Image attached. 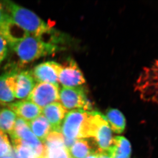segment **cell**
<instances>
[{
    "instance_id": "8fae6325",
    "label": "cell",
    "mask_w": 158,
    "mask_h": 158,
    "mask_svg": "<svg viewBox=\"0 0 158 158\" xmlns=\"http://www.w3.org/2000/svg\"><path fill=\"white\" fill-rule=\"evenodd\" d=\"M18 117L29 122L42 115V109L28 100H19L8 105Z\"/></svg>"
},
{
    "instance_id": "6da1fadb",
    "label": "cell",
    "mask_w": 158,
    "mask_h": 158,
    "mask_svg": "<svg viewBox=\"0 0 158 158\" xmlns=\"http://www.w3.org/2000/svg\"><path fill=\"white\" fill-rule=\"evenodd\" d=\"M2 4L14 23L29 35L43 39L45 35L57 34L51 25L29 9L10 1H5Z\"/></svg>"
},
{
    "instance_id": "7402d4cb",
    "label": "cell",
    "mask_w": 158,
    "mask_h": 158,
    "mask_svg": "<svg viewBox=\"0 0 158 158\" xmlns=\"http://www.w3.org/2000/svg\"><path fill=\"white\" fill-rule=\"evenodd\" d=\"M8 46L6 40L0 35V65L7 55Z\"/></svg>"
},
{
    "instance_id": "d6986e66",
    "label": "cell",
    "mask_w": 158,
    "mask_h": 158,
    "mask_svg": "<svg viewBox=\"0 0 158 158\" xmlns=\"http://www.w3.org/2000/svg\"><path fill=\"white\" fill-rule=\"evenodd\" d=\"M7 72L0 76V103L8 106L14 102L15 97L7 83Z\"/></svg>"
},
{
    "instance_id": "3957f363",
    "label": "cell",
    "mask_w": 158,
    "mask_h": 158,
    "mask_svg": "<svg viewBox=\"0 0 158 158\" xmlns=\"http://www.w3.org/2000/svg\"><path fill=\"white\" fill-rule=\"evenodd\" d=\"M91 112L74 110L67 113L61 127L64 137L73 140L86 138Z\"/></svg>"
},
{
    "instance_id": "9c48e42d",
    "label": "cell",
    "mask_w": 158,
    "mask_h": 158,
    "mask_svg": "<svg viewBox=\"0 0 158 158\" xmlns=\"http://www.w3.org/2000/svg\"><path fill=\"white\" fill-rule=\"evenodd\" d=\"M58 82L63 88H77L82 87L86 80L77 63L70 58L64 64H61Z\"/></svg>"
},
{
    "instance_id": "5bb4252c",
    "label": "cell",
    "mask_w": 158,
    "mask_h": 158,
    "mask_svg": "<svg viewBox=\"0 0 158 158\" xmlns=\"http://www.w3.org/2000/svg\"><path fill=\"white\" fill-rule=\"evenodd\" d=\"M28 123L32 132L34 133L39 140L43 143L48 135L50 133L51 128L50 124L46 118L43 115H41Z\"/></svg>"
},
{
    "instance_id": "ffe728a7",
    "label": "cell",
    "mask_w": 158,
    "mask_h": 158,
    "mask_svg": "<svg viewBox=\"0 0 158 158\" xmlns=\"http://www.w3.org/2000/svg\"><path fill=\"white\" fill-rule=\"evenodd\" d=\"M112 148L120 155L130 157L131 155V147L129 141L124 137L117 136L113 138Z\"/></svg>"
},
{
    "instance_id": "2e32d148",
    "label": "cell",
    "mask_w": 158,
    "mask_h": 158,
    "mask_svg": "<svg viewBox=\"0 0 158 158\" xmlns=\"http://www.w3.org/2000/svg\"><path fill=\"white\" fill-rule=\"evenodd\" d=\"M106 119L111 129L115 133L121 134L126 127V120L124 115L116 109H109L106 113Z\"/></svg>"
},
{
    "instance_id": "603a6c76",
    "label": "cell",
    "mask_w": 158,
    "mask_h": 158,
    "mask_svg": "<svg viewBox=\"0 0 158 158\" xmlns=\"http://www.w3.org/2000/svg\"><path fill=\"white\" fill-rule=\"evenodd\" d=\"M108 152L112 158H130V157H125L117 154L112 146L108 150Z\"/></svg>"
},
{
    "instance_id": "4316f807",
    "label": "cell",
    "mask_w": 158,
    "mask_h": 158,
    "mask_svg": "<svg viewBox=\"0 0 158 158\" xmlns=\"http://www.w3.org/2000/svg\"><path fill=\"white\" fill-rule=\"evenodd\" d=\"M1 158H15L14 157H11V156H7V157H3Z\"/></svg>"
},
{
    "instance_id": "d4e9b609",
    "label": "cell",
    "mask_w": 158,
    "mask_h": 158,
    "mask_svg": "<svg viewBox=\"0 0 158 158\" xmlns=\"http://www.w3.org/2000/svg\"><path fill=\"white\" fill-rule=\"evenodd\" d=\"M85 158H98L97 154H91Z\"/></svg>"
},
{
    "instance_id": "ac0fdd59",
    "label": "cell",
    "mask_w": 158,
    "mask_h": 158,
    "mask_svg": "<svg viewBox=\"0 0 158 158\" xmlns=\"http://www.w3.org/2000/svg\"><path fill=\"white\" fill-rule=\"evenodd\" d=\"M15 158H38L34 151L29 145L19 139H12Z\"/></svg>"
},
{
    "instance_id": "7c38bea8",
    "label": "cell",
    "mask_w": 158,
    "mask_h": 158,
    "mask_svg": "<svg viewBox=\"0 0 158 158\" xmlns=\"http://www.w3.org/2000/svg\"><path fill=\"white\" fill-rule=\"evenodd\" d=\"M67 113V110L59 102L50 104L42 109V115L50 124L52 131L60 133L62 123Z\"/></svg>"
},
{
    "instance_id": "5b68a950",
    "label": "cell",
    "mask_w": 158,
    "mask_h": 158,
    "mask_svg": "<svg viewBox=\"0 0 158 158\" xmlns=\"http://www.w3.org/2000/svg\"><path fill=\"white\" fill-rule=\"evenodd\" d=\"M59 102L67 110H74L92 112L93 105L83 87L62 88L59 93Z\"/></svg>"
},
{
    "instance_id": "cb8c5ba5",
    "label": "cell",
    "mask_w": 158,
    "mask_h": 158,
    "mask_svg": "<svg viewBox=\"0 0 158 158\" xmlns=\"http://www.w3.org/2000/svg\"><path fill=\"white\" fill-rule=\"evenodd\" d=\"M98 158H112L108 152H102L97 154Z\"/></svg>"
},
{
    "instance_id": "e0dca14e",
    "label": "cell",
    "mask_w": 158,
    "mask_h": 158,
    "mask_svg": "<svg viewBox=\"0 0 158 158\" xmlns=\"http://www.w3.org/2000/svg\"><path fill=\"white\" fill-rule=\"evenodd\" d=\"M16 115L9 108L0 110V131L11 134L15 127Z\"/></svg>"
},
{
    "instance_id": "9a60e30c",
    "label": "cell",
    "mask_w": 158,
    "mask_h": 158,
    "mask_svg": "<svg viewBox=\"0 0 158 158\" xmlns=\"http://www.w3.org/2000/svg\"><path fill=\"white\" fill-rule=\"evenodd\" d=\"M45 148V158H71L64 140L49 142L44 144Z\"/></svg>"
},
{
    "instance_id": "ba28073f",
    "label": "cell",
    "mask_w": 158,
    "mask_h": 158,
    "mask_svg": "<svg viewBox=\"0 0 158 158\" xmlns=\"http://www.w3.org/2000/svg\"><path fill=\"white\" fill-rule=\"evenodd\" d=\"M59 85L48 83H37L26 100L43 109L48 105L59 102Z\"/></svg>"
},
{
    "instance_id": "52a82bcc",
    "label": "cell",
    "mask_w": 158,
    "mask_h": 158,
    "mask_svg": "<svg viewBox=\"0 0 158 158\" xmlns=\"http://www.w3.org/2000/svg\"><path fill=\"white\" fill-rule=\"evenodd\" d=\"M10 136L11 139H19L29 145L38 158H45L46 152L43 143L33 134L29 123L25 120L17 117L14 130Z\"/></svg>"
},
{
    "instance_id": "7a4b0ae2",
    "label": "cell",
    "mask_w": 158,
    "mask_h": 158,
    "mask_svg": "<svg viewBox=\"0 0 158 158\" xmlns=\"http://www.w3.org/2000/svg\"><path fill=\"white\" fill-rule=\"evenodd\" d=\"M12 48L22 64H27L43 57L55 53L60 49L58 45L29 35Z\"/></svg>"
},
{
    "instance_id": "44dd1931",
    "label": "cell",
    "mask_w": 158,
    "mask_h": 158,
    "mask_svg": "<svg viewBox=\"0 0 158 158\" xmlns=\"http://www.w3.org/2000/svg\"><path fill=\"white\" fill-rule=\"evenodd\" d=\"M12 23L13 22L3 4H0V35L5 40L7 37L8 31Z\"/></svg>"
},
{
    "instance_id": "4fadbf2b",
    "label": "cell",
    "mask_w": 158,
    "mask_h": 158,
    "mask_svg": "<svg viewBox=\"0 0 158 158\" xmlns=\"http://www.w3.org/2000/svg\"><path fill=\"white\" fill-rule=\"evenodd\" d=\"M68 151L71 158H85L90 154L99 153L93 138L77 139Z\"/></svg>"
},
{
    "instance_id": "8992f818",
    "label": "cell",
    "mask_w": 158,
    "mask_h": 158,
    "mask_svg": "<svg viewBox=\"0 0 158 158\" xmlns=\"http://www.w3.org/2000/svg\"><path fill=\"white\" fill-rule=\"evenodd\" d=\"M91 138L95 141L99 152H108L113 142L112 131L105 116L100 112H93Z\"/></svg>"
},
{
    "instance_id": "30bf717a",
    "label": "cell",
    "mask_w": 158,
    "mask_h": 158,
    "mask_svg": "<svg viewBox=\"0 0 158 158\" xmlns=\"http://www.w3.org/2000/svg\"><path fill=\"white\" fill-rule=\"evenodd\" d=\"M61 64L48 61L37 64L30 71L33 79L37 83H48L59 85L58 75Z\"/></svg>"
},
{
    "instance_id": "277c9868",
    "label": "cell",
    "mask_w": 158,
    "mask_h": 158,
    "mask_svg": "<svg viewBox=\"0 0 158 158\" xmlns=\"http://www.w3.org/2000/svg\"><path fill=\"white\" fill-rule=\"evenodd\" d=\"M7 83L15 98L27 99L36 85L30 71H19L13 69L7 72Z\"/></svg>"
},
{
    "instance_id": "484cf974",
    "label": "cell",
    "mask_w": 158,
    "mask_h": 158,
    "mask_svg": "<svg viewBox=\"0 0 158 158\" xmlns=\"http://www.w3.org/2000/svg\"><path fill=\"white\" fill-rule=\"evenodd\" d=\"M6 136V134H5V133H3V132L0 131V141H1Z\"/></svg>"
}]
</instances>
